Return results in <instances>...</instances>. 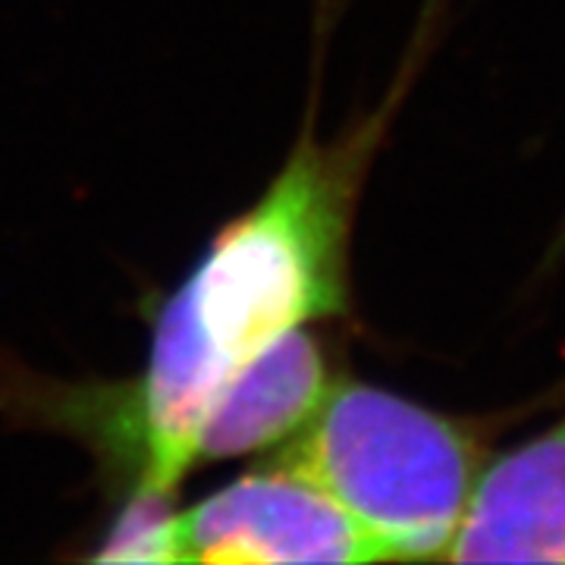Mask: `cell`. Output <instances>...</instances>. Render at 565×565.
Instances as JSON below:
<instances>
[{
    "label": "cell",
    "instance_id": "3957f363",
    "mask_svg": "<svg viewBox=\"0 0 565 565\" xmlns=\"http://www.w3.org/2000/svg\"><path fill=\"white\" fill-rule=\"evenodd\" d=\"M180 550L182 563H381L343 505L277 459L180 512Z\"/></svg>",
    "mask_w": 565,
    "mask_h": 565
},
{
    "label": "cell",
    "instance_id": "5b68a950",
    "mask_svg": "<svg viewBox=\"0 0 565 565\" xmlns=\"http://www.w3.org/2000/svg\"><path fill=\"white\" fill-rule=\"evenodd\" d=\"M333 384L321 337L311 327L282 333L211 405L199 434V465L280 449L315 418Z\"/></svg>",
    "mask_w": 565,
    "mask_h": 565
},
{
    "label": "cell",
    "instance_id": "7a4b0ae2",
    "mask_svg": "<svg viewBox=\"0 0 565 565\" xmlns=\"http://www.w3.org/2000/svg\"><path fill=\"white\" fill-rule=\"evenodd\" d=\"M323 487L381 559H446L487 465L484 437L393 390L337 381L315 418L274 449Z\"/></svg>",
    "mask_w": 565,
    "mask_h": 565
},
{
    "label": "cell",
    "instance_id": "277c9868",
    "mask_svg": "<svg viewBox=\"0 0 565 565\" xmlns=\"http://www.w3.org/2000/svg\"><path fill=\"white\" fill-rule=\"evenodd\" d=\"M446 559L565 565V415L484 465Z\"/></svg>",
    "mask_w": 565,
    "mask_h": 565
},
{
    "label": "cell",
    "instance_id": "6da1fadb",
    "mask_svg": "<svg viewBox=\"0 0 565 565\" xmlns=\"http://www.w3.org/2000/svg\"><path fill=\"white\" fill-rule=\"evenodd\" d=\"M396 98L333 141L308 117L262 199L161 299L132 381L57 384L3 367L0 412L82 440L117 497H177L226 384L282 333L345 315L352 221Z\"/></svg>",
    "mask_w": 565,
    "mask_h": 565
},
{
    "label": "cell",
    "instance_id": "8992f818",
    "mask_svg": "<svg viewBox=\"0 0 565 565\" xmlns=\"http://www.w3.org/2000/svg\"><path fill=\"white\" fill-rule=\"evenodd\" d=\"M95 563H182L180 509L173 497L129 493L117 497V512L107 519Z\"/></svg>",
    "mask_w": 565,
    "mask_h": 565
}]
</instances>
